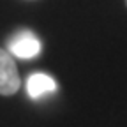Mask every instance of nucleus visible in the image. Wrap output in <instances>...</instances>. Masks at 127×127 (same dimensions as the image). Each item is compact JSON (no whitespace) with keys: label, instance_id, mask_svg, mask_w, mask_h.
Returning a JSON list of instances; mask_svg holds the SVG:
<instances>
[{"label":"nucleus","instance_id":"f257e3e1","mask_svg":"<svg viewBox=\"0 0 127 127\" xmlns=\"http://www.w3.org/2000/svg\"><path fill=\"white\" fill-rule=\"evenodd\" d=\"M21 87V78L12 53L0 48V95H14Z\"/></svg>","mask_w":127,"mask_h":127},{"label":"nucleus","instance_id":"f03ea898","mask_svg":"<svg viewBox=\"0 0 127 127\" xmlns=\"http://www.w3.org/2000/svg\"><path fill=\"white\" fill-rule=\"evenodd\" d=\"M9 51L18 58H34L41 53V42L32 32H20L9 41Z\"/></svg>","mask_w":127,"mask_h":127},{"label":"nucleus","instance_id":"7ed1b4c3","mask_svg":"<svg viewBox=\"0 0 127 127\" xmlns=\"http://www.w3.org/2000/svg\"><path fill=\"white\" fill-rule=\"evenodd\" d=\"M57 88L55 81H53V78H50L48 74H42V72H35V74H32L28 78V81H27V90H28V95L30 97H42V95L46 94H50Z\"/></svg>","mask_w":127,"mask_h":127},{"label":"nucleus","instance_id":"20e7f679","mask_svg":"<svg viewBox=\"0 0 127 127\" xmlns=\"http://www.w3.org/2000/svg\"><path fill=\"white\" fill-rule=\"evenodd\" d=\"M125 5H127V0H125Z\"/></svg>","mask_w":127,"mask_h":127}]
</instances>
